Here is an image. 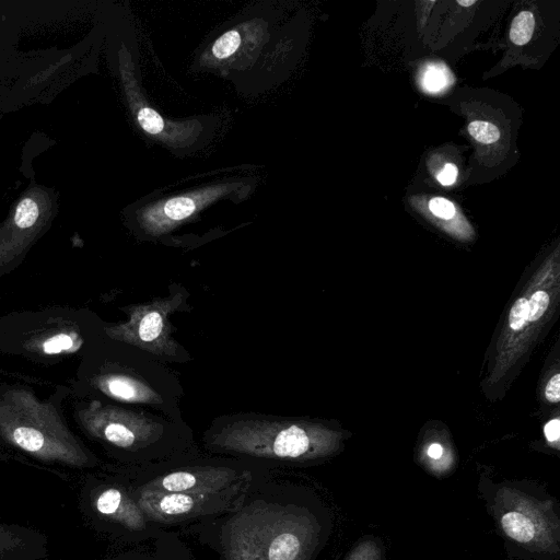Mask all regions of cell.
I'll list each match as a JSON object with an SVG mask.
<instances>
[{"mask_svg": "<svg viewBox=\"0 0 560 560\" xmlns=\"http://www.w3.org/2000/svg\"><path fill=\"white\" fill-rule=\"evenodd\" d=\"M37 217V205L32 199H24L16 208L14 220L19 228L25 229L32 226Z\"/></svg>", "mask_w": 560, "mask_h": 560, "instance_id": "cell-15", "label": "cell"}, {"mask_svg": "<svg viewBox=\"0 0 560 560\" xmlns=\"http://www.w3.org/2000/svg\"><path fill=\"white\" fill-rule=\"evenodd\" d=\"M528 324V300L518 298L512 305L509 314V326L512 330H520Z\"/></svg>", "mask_w": 560, "mask_h": 560, "instance_id": "cell-16", "label": "cell"}, {"mask_svg": "<svg viewBox=\"0 0 560 560\" xmlns=\"http://www.w3.org/2000/svg\"><path fill=\"white\" fill-rule=\"evenodd\" d=\"M43 536L18 526L0 525V560H35L45 553Z\"/></svg>", "mask_w": 560, "mask_h": 560, "instance_id": "cell-6", "label": "cell"}, {"mask_svg": "<svg viewBox=\"0 0 560 560\" xmlns=\"http://www.w3.org/2000/svg\"><path fill=\"white\" fill-rule=\"evenodd\" d=\"M457 3H458L459 5H463V7H470V5L475 4V3H476V1H475V0H469V1H465V0H464V1H457Z\"/></svg>", "mask_w": 560, "mask_h": 560, "instance_id": "cell-24", "label": "cell"}, {"mask_svg": "<svg viewBox=\"0 0 560 560\" xmlns=\"http://www.w3.org/2000/svg\"><path fill=\"white\" fill-rule=\"evenodd\" d=\"M222 492L190 493L144 489L140 493L138 505L150 518L175 522L224 509L226 498Z\"/></svg>", "mask_w": 560, "mask_h": 560, "instance_id": "cell-4", "label": "cell"}, {"mask_svg": "<svg viewBox=\"0 0 560 560\" xmlns=\"http://www.w3.org/2000/svg\"><path fill=\"white\" fill-rule=\"evenodd\" d=\"M501 526L511 539L522 544L533 541L537 533V528L532 518L518 511L504 513L501 517Z\"/></svg>", "mask_w": 560, "mask_h": 560, "instance_id": "cell-8", "label": "cell"}, {"mask_svg": "<svg viewBox=\"0 0 560 560\" xmlns=\"http://www.w3.org/2000/svg\"><path fill=\"white\" fill-rule=\"evenodd\" d=\"M13 439L20 447L32 453L39 452L45 443L44 435L38 430L28 427L15 429Z\"/></svg>", "mask_w": 560, "mask_h": 560, "instance_id": "cell-11", "label": "cell"}, {"mask_svg": "<svg viewBox=\"0 0 560 560\" xmlns=\"http://www.w3.org/2000/svg\"><path fill=\"white\" fill-rule=\"evenodd\" d=\"M428 456L432 459H439L442 457L443 455V447L440 443H432L429 447H428Z\"/></svg>", "mask_w": 560, "mask_h": 560, "instance_id": "cell-23", "label": "cell"}, {"mask_svg": "<svg viewBox=\"0 0 560 560\" xmlns=\"http://www.w3.org/2000/svg\"><path fill=\"white\" fill-rule=\"evenodd\" d=\"M420 85L429 93H439L451 86L454 77L443 62H429L420 71Z\"/></svg>", "mask_w": 560, "mask_h": 560, "instance_id": "cell-9", "label": "cell"}, {"mask_svg": "<svg viewBox=\"0 0 560 560\" xmlns=\"http://www.w3.org/2000/svg\"><path fill=\"white\" fill-rule=\"evenodd\" d=\"M189 298L183 284L172 283L166 295L129 306V320L117 330L119 339L167 365L190 362V352L174 337L177 327L172 322L174 314L191 311Z\"/></svg>", "mask_w": 560, "mask_h": 560, "instance_id": "cell-3", "label": "cell"}, {"mask_svg": "<svg viewBox=\"0 0 560 560\" xmlns=\"http://www.w3.org/2000/svg\"><path fill=\"white\" fill-rule=\"evenodd\" d=\"M550 298L545 291H536L528 300V323L538 320L547 311Z\"/></svg>", "mask_w": 560, "mask_h": 560, "instance_id": "cell-17", "label": "cell"}, {"mask_svg": "<svg viewBox=\"0 0 560 560\" xmlns=\"http://www.w3.org/2000/svg\"><path fill=\"white\" fill-rule=\"evenodd\" d=\"M534 28V14L530 11H522L512 21L510 28V39L515 45H525L532 38Z\"/></svg>", "mask_w": 560, "mask_h": 560, "instance_id": "cell-10", "label": "cell"}, {"mask_svg": "<svg viewBox=\"0 0 560 560\" xmlns=\"http://www.w3.org/2000/svg\"><path fill=\"white\" fill-rule=\"evenodd\" d=\"M240 472L229 466H191L173 470L150 481L144 489L166 492L215 493L230 490Z\"/></svg>", "mask_w": 560, "mask_h": 560, "instance_id": "cell-5", "label": "cell"}, {"mask_svg": "<svg viewBox=\"0 0 560 560\" xmlns=\"http://www.w3.org/2000/svg\"><path fill=\"white\" fill-rule=\"evenodd\" d=\"M315 542L314 523L301 510L254 504L226 523L222 545L226 560H306Z\"/></svg>", "mask_w": 560, "mask_h": 560, "instance_id": "cell-2", "label": "cell"}, {"mask_svg": "<svg viewBox=\"0 0 560 560\" xmlns=\"http://www.w3.org/2000/svg\"><path fill=\"white\" fill-rule=\"evenodd\" d=\"M544 433L549 443H558L560 436V421L555 418L548 421L544 428Z\"/></svg>", "mask_w": 560, "mask_h": 560, "instance_id": "cell-22", "label": "cell"}, {"mask_svg": "<svg viewBox=\"0 0 560 560\" xmlns=\"http://www.w3.org/2000/svg\"><path fill=\"white\" fill-rule=\"evenodd\" d=\"M72 346V339L65 334L54 336L44 342V351L46 353H58L69 349Z\"/></svg>", "mask_w": 560, "mask_h": 560, "instance_id": "cell-19", "label": "cell"}, {"mask_svg": "<svg viewBox=\"0 0 560 560\" xmlns=\"http://www.w3.org/2000/svg\"><path fill=\"white\" fill-rule=\"evenodd\" d=\"M468 132L475 140L483 144L493 143L500 138L499 128L495 125L483 120H474L469 122Z\"/></svg>", "mask_w": 560, "mask_h": 560, "instance_id": "cell-13", "label": "cell"}, {"mask_svg": "<svg viewBox=\"0 0 560 560\" xmlns=\"http://www.w3.org/2000/svg\"><path fill=\"white\" fill-rule=\"evenodd\" d=\"M98 513L109 516L132 530L144 528V514L124 491L118 488H106L95 500Z\"/></svg>", "mask_w": 560, "mask_h": 560, "instance_id": "cell-7", "label": "cell"}, {"mask_svg": "<svg viewBox=\"0 0 560 560\" xmlns=\"http://www.w3.org/2000/svg\"><path fill=\"white\" fill-rule=\"evenodd\" d=\"M240 43V33L237 31H228L213 43L212 55L217 59H225L237 50Z\"/></svg>", "mask_w": 560, "mask_h": 560, "instance_id": "cell-12", "label": "cell"}, {"mask_svg": "<svg viewBox=\"0 0 560 560\" xmlns=\"http://www.w3.org/2000/svg\"><path fill=\"white\" fill-rule=\"evenodd\" d=\"M203 441L215 452L299 463L330 453L335 434L302 418L236 412L214 418L203 433Z\"/></svg>", "mask_w": 560, "mask_h": 560, "instance_id": "cell-1", "label": "cell"}, {"mask_svg": "<svg viewBox=\"0 0 560 560\" xmlns=\"http://www.w3.org/2000/svg\"><path fill=\"white\" fill-rule=\"evenodd\" d=\"M545 396L548 401L550 402H559L560 400V374L556 373L553 374L545 388Z\"/></svg>", "mask_w": 560, "mask_h": 560, "instance_id": "cell-20", "label": "cell"}, {"mask_svg": "<svg viewBox=\"0 0 560 560\" xmlns=\"http://www.w3.org/2000/svg\"><path fill=\"white\" fill-rule=\"evenodd\" d=\"M430 211L442 219H451L455 212V206L448 199L442 197H434L429 202Z\"/></svg>", "mask_w": 560, "mask_h": 560, "instance_id": "cell-18", "label": "cell"}, {"mask_svg": "<svg viewBox=\"0 0 560 560\" xmlns=\"http://www.w3.org/2000/svg\"><path fill=\"white\" fill-rule=\"evenodd\" d=\"M138 121L143 130L151 135H159L164 129L162 117L149 107H141L137 113Z\"/></svg>", "mask_w": 560, "mask_h": 560, "instance_id": "cell-14", "label": "cell"}, {"mask_svg": "<svg viewBox=\"0 0 560 560\" xmlns=\"http://www.w3.org/2000/svg\"><path fill=\"white\" fill-rule=\"evenodd\" d=\"M457 173V167L452 163H447L438 173L436 178L442 185L450 186L455 183Z\"/></svg>", "mask_w": 560, "mask_h": 560, "instance_id": "cell-21", "label": "cell"}]
</instances>
